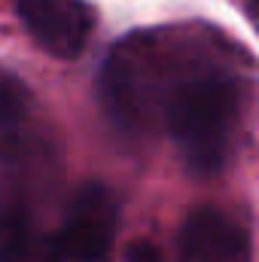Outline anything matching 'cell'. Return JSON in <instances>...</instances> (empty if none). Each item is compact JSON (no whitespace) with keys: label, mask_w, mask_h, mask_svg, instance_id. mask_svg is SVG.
<instances>
[{"label":"cell","mask_w":259,"mask_h":262,"mask_svg":"<svg viewBox=\"0 0 259 262\" xmlns=\"http://www.w3.org/2000/svg\"><path fill=\"white\" fill-rule=\"evenodd\" d=\"M244 98V79L226 67L210 64L207 58L195 61L165 95L159 119L174 137L177 152L192 174L210 177L226 168Z\"/></svg>","instance_id":"6da1fadb"},{"label":"cell","mask_w":259,"mask_h":262,"mask_svg":"<svg viewBox=\"0 0 259 262\" xmlns=\"http://www.w3.org/2000/svg\"><path fill=\"white\" fill-rule=\"evenodd\" d=\"M116 198L101 183H85L70 198L64 223L55 229L61 262H104L116 235Z\"/></svg>","instance_id":"7a4b0ae2"},{"label":"cell","mask_w":259,"mask_h":262,"mask_svg":"<svg viewBox=\"0 0 259 262\" xmlns=\"http://www.w3.org/2000/svg\"><path fill=\"white\" fill-rule=\"evenodd\" d=\"M28 34L55 58H76L92 34V12L82 0H15Z\"/></svg>","instance_id":"3957f363"},{"label":"cell","mask_w":259,"mask_h":262,"mask_svg":"<svg viewBox=\"0 0 259 262\" xmlns=\"http://www.w3.org/2000/svg\"><path fill=\"white\" fill-rule=\"evenodd\" d=\"M180 262H250V238L229 213L198 207L180 232Z\"/></svg>","instance_id":"277c9868"},{"label":"cell","mask_w":259,"mask_h":262,"mask_svg":"<svg viewBox=\"0 0 259 262\" xmlns=\"http://www.w3.org/2000/svg\"><path fill=\"white\" fill-rule=\"evenodd\" d=\"M0 262H61L55 232H46L18 198L0 201Z\"/></svg>","instance_id":"5b68a950"},{"label":"cell","mask_w":259,"mask_h":262,"mask_svg":"<svg viewBox=\"0 0 259 262\" xmlns=\"http://www.w3.org/2000/svg\"><path fill=\"white\" fill-rule=\"evenodd\" d=\"M28 113V89L25 82L0 67V131L15 128Z\"/></svg>","instance_id":"8992f818"},{"label":"cell","mask_w":259,"mask_h":262,"mask_svg":"<svg viewBox=\"0 0 259 262\" xmlns=\"http://www.w3.org/2000/svg\"><path fill=\"white\" fill-rule=\"evenodd\" d=\"M125 262H162V256H159V250H156L153 244L140 241V244H131V247H128Z\"/></svg>","instance_id":"52a82bcc"},{"label":"cell","mask_w":259,"mask_h":262,"mask_svg":"<svg viewBox=\"0 0 259 262\" xmlns=\"http://www.w3.org/2000/svg\"><path fill=\"white\" fill-rule=\"evenodd\" d=\"M247 15H250L253 28L259 31V0H250V3H247Z\"/></svg>","instance_id":"ba28073f"}]
</instances>
